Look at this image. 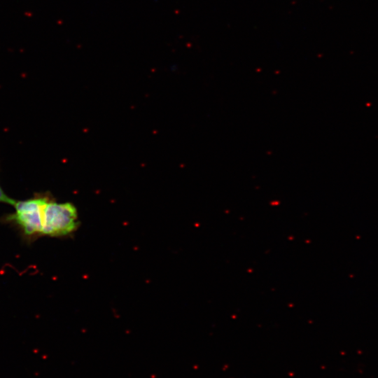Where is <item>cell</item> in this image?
I'll return each mask as SVG.
<instances>
[{
  "instance_id": "cell-1",
  "label": "cell",
  "mask_w": 378,
  "mask_h": 378,
  "mask_svg": "<svg viewBox=\"0 0 378 378\" xmlns=\"http://www.w3.org/2000/svg\"><path fill=\"white\" fill-rule=\"evenodd\" d=\"M78 226L77 210L71 203L48 200L43 209L42 234L51 237L67 235Z\"/></svg>"
},
{
  "instance_id": "cell-2",
  "label": "cell",
  "mask_w": 378,
  "mask_h": 378,
  "mask_svg": "<svg viewBox=\"0 0 378 378\" xmlns=\"http://www.w3.org/2000/svg\"><path fill=\"white\" fill-rule=\"evenodd\" d=\"M48 199L36 197L23 201H15V213L8 219L18 224L27 235L42 234L43 209Z\"/></svg>"
},
{
  "instance_id": "cell-3",
  "label": "cell",
  "mask_w": 378,
  "mask_h": 378,
  "mask_svg": "<svg viewBox=\"0 0 378 378\" xmlns=\"http://www.w3.org/2000/svg\"><path fill=\"white\" fill-rule=\"evenodd\" d=\"M0 202H4L6 204H9L11 205H14L15 200H13L12 198L9 197L3 190L0 186Z\"/></svg>"
}]
</instances>
